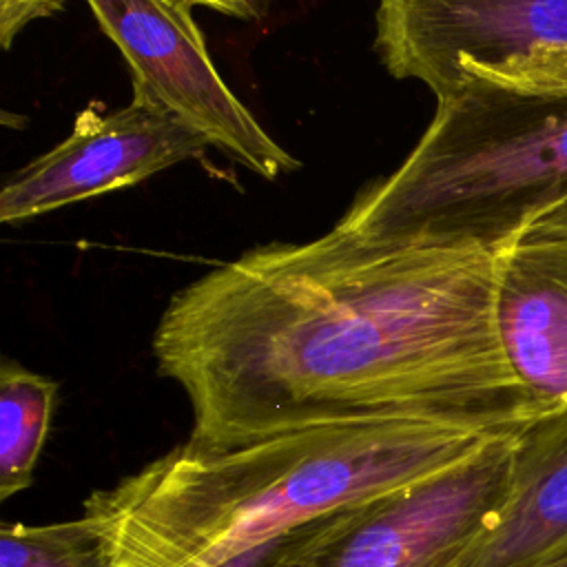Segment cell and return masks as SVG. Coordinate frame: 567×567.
I'll return each instance as SVG.
<instances>
[{
  "label": "cell",
  "mask_w": 567,
  "mask_h": 567,
  "mask_svg": "<svg viewBox=\"0 0 567 567\" xmlns=\"http://www.w3.org/2000/svg\"><path fill=\"white\" fill-rule=\"evenodd\" d=\"M193 445L379 421L516 434L543 419L496 321V255L388 244L334 226L246 250L177 290L153 334Z\"/></svg>",
  "instance_id": "6da1fadb"
},
{
  "label": "cell",
  "mask_w": 567,
  "mask_h": 567,
  "mask_svg": "<svg viewBox=\"0 0 567 567\" xmlns=\"http://www.w3.org/2000/svg\"><path fill=\"white\" fill-rule=\"evenodd\" d=\"M503 436L512 434L379 421L228 450L186 441L91 492L82 516L100 534L109 567H257L308 523L450 472Z\"/></svg>",
  "instance_id": "7a4b0ae2"
},
{
  "label": "cell",
  "mask_w": 567,
  "mask_h": 567,
  "mask_svg": "<svg viewBox=\"0 0 567 567\" xmlns=\"http://www.w3.org/2000/svg\"><path fill=\"white\" fill-rule=\"evenodd\" d=\"M565 202L567 51H547L439 95L401 166L334 226L372 241L496 250Z\"/></svg>",
  "instance_id": "3957f363"
},
{
  "label": "cell",
  "mask_w": 567,
  "mask_h": 567,
  "mask_svg": "<svg viewBox=\"0 0 567 567\" xmlns=\"http://www.w3.org/2000/svg\"><path fill=\"white\" fill-rule=\"evenodd\" d=\"M518 434L450 472L308 523L257 567H463L505 498Z\"/></svg>",
  "instance_id": "277c9868"
},
{
  "label": "cell",
  "mask_w": 567,
  "mask_h": 567,
  "mask_svg": "<svg viewBox=\"0 0 567 567\" xmlns=\"http://www.w3.org/2000/svg\"><path fill=\"white\" fill-rule=\"evenodd\" d=\"M100 29L128 62L133 89L193 126L213 148L264 179L301 166L224 82L188 0H86Z\"/></svg>",
  "instance_id": "5b68a950"
},
{
  "label": "cell",
  "mask_w": 567,
  "mask_h": 567,
  "mask_svg": "<svg viewBox=\"0 0 567 567\" xmlns=\"http://www.w3.org/2000/svg\"><path fill=\"white\" fill-rule=\"evenodd\" d=\"M374 51L439 97L547 51H567V0H379Z\"/></svg>",
  "instance_id": "8992f818"
},
{
  "label": "cell",
  "mask_w": 567,
  "mask_h": 567,
  "mask_svg": "<svg viewBox=\"0 0 567 567\" xmlns=\"http://www.w3.org/2000/svg\"><path fill=\"white\" fill-rule=\"evenodd\" d=\"M210 144L151 93L133 89L131 104L78 113L64 142L29 162L0 193V221L20 224L109 190L133 186Z\"/></svg>",
  "instance_id": "52a82bcc"
},
{
  "label": "cell",
  "mask_w": 567,
  "mask_h": 567,
  "mask_svg": "<svg viewBox=\"0 0 567 567\" xmlns=\"http://www.w3.org/2000/svg\"><path fill=\"white\" fill-rule=\"evenodd\" d=\"M496 255V321L509 368L540 414L567 408V202Z\"/></svg>",
  "instance_id": "ba28073f"
},
{
  "label": "cell",
  "mask_w": 567,
  "mask_h": 567,
  "mask_svg": "<svg viewBox=\"0 0 567 567\" xmlns=\"http://www.w3.org/2000/svg\"><path fill=\"white\" fill-rule=\"evenodd\" d=\"M567 551V408L525 427L494 520L463 567H534Z\"/></svg>",
  "instance_id": "9c48e42d"
},
{
  "label": "cell",
  "mask_w": 567,
  "mask_h": 567,
  "mask_svg": "<svg viewBox=\"0 0 567 567\" xmlns=\"http://www.w3.org/2000/svg\"><path fill=\"white\" fill-rule=\"evenodd\" d=\"M58 383L18 361L0 365V501L24 492L47 443Z\"/></svg>",
  "instance_id": "30bf717a"
},
{
  "label": "cell",
  "mask_w": 567,
  "mask_h": 567,
  "mask_svg": "<svg viewBox=\"0 0 567 567\" xmlns=\"http://www.w3.org/2000/svg\"><path fill=\"white\" fill-rule=\"evenodd\" d=\"M0 567H109L106 549L91 523L75 520L0 525Z\"/></svg>",
  "instance_id": "8fae6325"
},
{
  "label": "cell",
  "mask_w": 567,
  "mask_h": 567,
  "mask_svg": "<svg viewBox=\"0 0 567 567\" xmlns=\"http://www.w3.org/2000/svg\"><path fill=\"white\" fill-rule=\"evenodd\" d=\"M64 7V0H0V44L11 49L18 33L33 20L51 18Z\"/></svg>",
  "instance_id": "7c38bea8"
},
{
  "label": "cell",
  "mask_w": 567,
  "mask_h": 567,
  "mask_svg": "<svg viewBox=\"0 0 567 567\" xmlns=\"http://www.w3.org/2000/svg\"><path fill=\"white\" fill-rule=\"evenodd\" d=\"M208 9H215L226 16L235 18H252L255 16V0H188Z\"/></svg>",
  "instance_id": "4fadbf2b"
},
{
  "label": "cell",
  "mask_w": 567,
  "mask_h": 567,
  "mask_svg": "<svg viewBox=\"0 0 567 567\" xmlns=\"http://www.w3.org/2000/svg\"><path fill=\"white\" fill-rule=\"evenodd\" d=\"M534 567H567V551L547 560V563H540V565H534Z\"/></svg>",
  "instance_id": "5bb4252c"
}]
</instances>
